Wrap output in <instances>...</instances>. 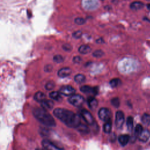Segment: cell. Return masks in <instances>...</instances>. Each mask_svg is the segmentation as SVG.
I'll list each match as a JSON object with an SVG mask.
<instances>
[{"mask_svg":"<svg viewBox=\"0 0 150 150\" xmlns=\"http://www.w3.org/2000/svg\"><path fill=\"white\" fill-rule=\"evenodd\" d=\"M54 86H55V84L53 81H49L45 85V88L47 90H51L54 87Z\"/></svg>","mask_w":150,"mask_h":150,"instance_id":"obj_29","label":"cell"},{"mask_svg":"<svg viewBox=\"0 0 150 150\" xmlns=\"http://www.w3.org/2000/svg\"><path fill=\"white\" fill-rule=\"evenodd\" d=\"M59 92L64 96H71L75 93L76 90L71 86H63L60 88Z\"/></svg>","mask_w":150,"mask_h":150,"instance_id":"obj_6","label":"cell"},{"mask_svg":"<svg viewBox=\"0 0 150 150\" xmlns=\"http://www.w3.org/2000/svg\"><path fill=\"white\" fill-rule=\"evenodd\" d=\"M74 81L79 84L83 83L86 80V77L82 74H77L74 76Z\"/></svg>","mask_w":150,"mask_h":150,"instance_id":"obj_20","label":"cell"},{"mask_svg":"<svg viewBox=\"0 0 150 150\" xmlns=\"http://www.w3.org/2000/svg\"><path fill=\"white\" fill-rule=\"evenodd\" d=\"M34 117L42 124L46 127H55L56 122L53 117L46 111L42 108H35L33 110Z\"/></svg>","mask_w":150,"mask_h":150,"instance_id":"obj_2","label":"cell"},{"mask_svg":"<svg viewBox=\"0 0 150 150\" xmlns=\"http://www.w3.org/2000/svg\"><path fill=\"white\" fill-rule=\"evenodd\" d=\"M52 69H53L52 66H51L50 64H47V65H46L45 67V71L47 72H50L52 70Z\"/></svg>","mask_w":150,"mask_h":150,"instance_id":"obj_34","label":"cell"},{"mask_svg":"<svg viewBox=\"0 0 150 150\" xmlns=\"http://www.w3.org/2000/svg\"><path fill=\"white\" fill-rule=\"evenodd\" d=\"M141 121L145 124H149L150 123V115L146 113L144 114L142 116Z\"/></svg>","mask_w":150,"mask_h":150,"instance_id":"obj_24","label":"cell"},{"mask_svg":"<svg viewBox=\"0 0 150 150\" xmlns=\"http://www.w3.org/2000/svg\"><path fill=\"white\" fill-rule=\"evenodd\" d=\"M76 128L79 132L84 133V134H86V133L88 132V131H89L88 127L86 125L81 124V123H80Z\"/></svg>","mask_w":150,"mask_h":150,"instance_id":"obj_22","label":"cell"},{"mask_svg":"<svg viewBox=\"0 0 150 150\" xmlns=\"http://www.w3.org/2000/svg\"><path fill=\"white\" fill-rule=\"evenodd\" d=\"M59 93L57 91H52L49 94V97L53 100H54L56 101H60L62 100V97Z\"/></svg>","mask_w":150,"mask_h":150,"instance_id":"obj_21","label":"cell"},{"mask_svg":"<svg viewBox=\"0 0 150 150\" xmlns=\"http://www.w3.org/2000/svg\"><path fill=\"white\" fill-rule=\"evenodd\" d=\"M146 1H150V0H146Z\"/></svg>","mask_w":150,"mask_h":150,"instance_id":"obj_37","label":"cell"},{"mask_svg":"<svg viewBox=\"0 0 150 150\" xmlns=\"http://www.w3.org/2000/svg\"><path fill=\"white\" fill-rule=\"evenodd\" d=\"M149 144H150V143H149Z\"/></svg>","mask_w":150,"mask_h":150,"instance_id":"obj_38","label":"cell"},{"mask_svg":"<svg viewBox=\"0 0 150 150\" xmlns=\"http://www.w3.org/2000/svg\"><path fill=\"white\" fill-rule=\"evenodd\" d=\"M111 104L115 108H118L120 106V100L118 97L113 98L111 100Z\"/></svg>","mask_w":150,"mask_h":150,"instance_id":"obj_26","label":"cell"},{"mask_svg":"<svg viewBox=\"0 0 150 150\" xmlns=\"http://www.w3.org/2000/svg\"><path fill=\"white\" fill-rule=\"evenodd\" d=\"M80 116L83 118L84 121L88 125H92L94 123V118L92 114L87 110L83 109L80 112Z\"/></svg>","mask_w":150,"mask_h":150,"instance_id":"obj_4","label":"cell"},{"mask_svg":"<svg viewBox=\"0 0 150 150\" xmlns=\"http://www.w3.org/2000/svg\"><path fill=\"white\" fill-rule=\"evenodd\" d=\"M144 4L140 1H134L132 2L130 5V8L133 11H138L142 9L144 7Z\"/></svg>","mask_w":150,"mask_h":150,"instance_id":"obj_14","label":"cell"},{"mask_svg":"<svg viewBox=\"0 0 150 150\" xmlns=\"http://www.w3.org/2000/svg\"><path fill=\"white\" fill-rule=\"evenodd\" d=\"M87 104L91 109L93 110L97 107L98 101L94 97H90L87 99Z\"/></svg>","mask_w":150,"mask_h":150,"instance_id":"obj_15","label":"cell"},{"mask_svg":"<svg viewBox=\"0 0 150 150\" xmlns=\"http://www.w3.org/2000/svg\"><path fill=\"white\" fill-rule=\"evenodd\" d=\"M96 42H97V43H103L104 40H103V39H102V38H100L99 39H97V40H96Z\"/></svg>","mask_w":150,"mask_h":150,"instance_id":"obj_35","label":"cell"},{"mask_svg":"<svg viewBox=\"0 0 150 150\" xmlns=\"http://www.w3.org/2000/svg\"><path fill=\"white\" fill-rule=\"evenodd\" d=\"M82 35V32L80 30H77L76 32H74L73 33V36L74 38H76V39H79V38H80L81 36Z\"/></svg>","mask_w":150,"mask_h":150,"instance_id":"obj_31","label":"cell"},{"mask_svg":"<svg viewBox=\"0 0 150 150\" xmlns=\"http://www.w3.org/2000/svg\"><path fill=\"white\" fill-rule=\"evenodd\" d=\"M42 146L46 149H60V148L57 146L53 142L47 139H43L42 141Z\"/></svg>","mask_w":150,"mask_h":150,"instance_id":"obj_9","label":"cell"},{"mask_svg":"<svg viewBox=\"0 0 150 150\" xmlns=\"http://www.w3.org/2000/svg\"><path fill=\"white\" fill-rule=\"evenodd\" d=\"M71 73V70L69 67H63L60 69L58 72L57 75L59 77L63 78L69 76Z\"/></svg>","mask_w":150,"mask_h":150,"instance_id":"obj_11","label":"cell"},{"mask_svg":"<svg viewBox=\"0 0 150 150\" xmlns=\"http://www.w3.org/2000/svg\"><path fill=\"white\" fill-rule=\"evenodd\" d=\"M150 138V132L148 129H143L138 136V139L143 142H146Z\"/></svg>","mask_w":150,"mask_h":150,"instance_id":"obj_10","label":"cell"},{"mask_svg":"<svg viewBox=\"0 0 150 150\" xmlns=\"http://www.w3.org/2000/svg\"><path fill=\"white\" fill-rule=\"evenodd\" d=\"M79 52L81 54H87L89 53L91 49V47L87 45H82L79 47Z\"/></svg>","mask_w":150,"mask_h":150,"instance_id":"obj_18","label":"cell"},{"mask_svg":"<svg viewBox=\"0 0 150 150\" xmlns=\"http://www.w3.org/2000/svg\"><path fill=\"white\" fill-rule=\"evenodd\" d=\"M127 129L129 132H131L134 127V120L131 116H129L127 119Z\"/></svg>","mask_w":150,"mask_h":150,"instance_id":"obj_19","label":"cell"},{"mask_svg":"<svg viewBox=\"0 0 150 150\" xmlns=\"http://www.w3.org/2000/svg\"><path fill=\"white\" fill-rule=\"evenodd\" d=\"M104 54V52L101 50H96L93 53V56L95 57H101Z\"/></svg>","mask_w":150,"mask_h":150,"instance_id":"obj_28","label":"cell"},{"mask_svg":"<svg viewBox=\"0 0 150 150\" xmlns=\"http://www.w3.org/2000/svg\"><path fill=\"white\" fill-rule=\"evenodd\" d=\"M45 97H46L45 94L42 91H38L34 95V99L36 101H38L40 103L43 101L45 99Z\"/></svg>","mask_w":150,"mask_h":150,"instance_id":"obj_17","label":"cell"},{"mask_svg":"<svg viewBox=\"0 0 150 150\" xmlns=\"http://www.w3.org/2000/svg\"><path fill=\"white\" fill-rule=\"evenodd\" d=\"M81 57H80V56H75V57H74L73 59V62L75 63H80V62H81Z\"/></svg>","mask_w":150,"mask_h":150,"instance_id":"obj_33","label":"cell"},{"mask_svg":"<svg viewBox=\"0 0 150 150\" xmlns=\"http://www.w3.org/2000/svg\"><path fill=\"white\" fill-rule=\"evenodd\" d=\"M111 128H112V122L111 118L108 120L107 121H105V123L103 126V130L104 132L105 133H110L111 131Z\"/></svg>","mask_w":150,"mask_h":150,"instance_id":"obj_16","label":"cell"},{"mask_svg":"<svg viewBox=\"0 0 150 150\" xmlns=\"http://www.w3.org/2000/svg\"><path fill=\"white\" fill-rule=\"evenodd\" d=\"M68 101L73 105L77 107H80L83 104L84 99L82 96L74 94L69 98Z\"/></svg>","mask_w":150,"mask_h":150,"instance_id":"obj_3","label":"cell"},{"mask_svg":"<svg viewBox=\"0 0 150 150\" xmlns=\"http://www.w3.org/2000/svg\"><path fill=\"white\" fill-rule=\"evenodd\" d=\"M146 7H147V9H148L150 11V4H148L146 5Z\"/></svg>","mask_w":150,"mask_h":150,"instance_id":"obj_36","label":"cell"},{"mask_svg":"<svg viewBox=\"0 0 150 150\" xmlns=\"http://www.w3.org/2000/svg\"><path fill=\"white\" fill-rule=\"evenodd\" d=\"M53 114L69 127L76 128L81 123L80 116L67 109L57 108L54 110Z\"/></svg>","mask_w":150,"mask_h":150,"instance_id":"obj_1","label":"cell"},{"mask_svg":"<svg viewBox=\"0 0 150 150\" xmlns=\"http://www.w3.org/2000/svg\"><path fill=\"white\" fill-rule=\"evenodd\" d=\"M121 83V80L119 79L115 78V79H112V80H111V81H110V84L111 86V87H117L118 85H120Z\"/></svg>","mask_w":150,"mask_h":150,"instance_id":"obj_25","label":"cell"},{"mask_svg":"<svg viewBox=\"0 0 150 150\" xmlns=\"http://www.w3.org/2000/svg\"><path fill=\"white\" fill-rule=\"evenodd\" d=\"M63 49L66 51H70L71 50V46L69 44H64L63 45Z\"/></svg>","mask_w":150,"mask_h":150,"instance_id":"obj_32","label":"cell"},{"mask_svg":"<svg viewBox=\"0 0 150 150\" xmlns=\"http://www.w3.org/2000/svg\"><path fill=\"white\" fill-rule=\"evenodd\" d=\"M40 105L43 108L47 110H50L53 107L54 103L50 100L45 99L43 101H42L40 103Z\"/></svg>","mask_w":150,"mask_h":150,"instance_id":"obj_12","label":"cell"},{"mask_svg":"<svg viewBox=\"0 0 150 150\" xmlns=\"http://www.w3.org/2000/svg\"><path fill=\"white\" fill-rule=\"evenodd\" d=\"M98 115L99 118L102 121H106L108 120L111 118L110 111L107 108H101L98 111Z\"/></svg>","mask_w":150,"mask_h":150,"instance_id":"obj_7","label":"cell"},{"mask_svg":"<svg viewBox=\"0 0 150 150\" xmlns=\"http://www.w3.org/2000/svg\"><path fill=\"white\" fill-rule=\"evenodd\" d=\"M74 22L77 25H83L85 22V20L82 18H77L75 19Z\"/></svg>","mask_w":150,"mask_h":150,"instance_id":"obj_30","label":"cell"},{"mask_svg":"<svg viewBox=\"0 0 150 150\" xmlns=\"http://www.w3.org/2000/svg\"><path fill=\"white\" fill-rule=\"evenodd\" d=\"M80 89L81 92L86 93V94L92 93L93 94L96 95V94H97L98 91V87H92L89 86H83L80 87Z\"/></svg>","mask_w":150,"mask_h":150,"instance_id":"obj_8","label":"cell"},{"mask_svg":"<svg viewBox=\"0 0 150 150\" xmlns=\"http://www.w3.org/2000/svg\"><path fill=\"white\" fill-rule=\"evenodd\" d=\"M143 129H144L142 128V126L141 124H137L136 125V127H135V129H134V136H135V137L138 138Z\"/></svg>","mask_w":150,"mask_h":150,"instance_id":"obj_23","label":"cell"},{"mask_svg":"<svg viewBox=\"0 0 150 150\" xmlns=\"http://www.w3.org/2000/svg\"><path fill=\"white\" fill-rule=\"evenodd\" d=\"M118 142L122 146H125L129 141V136L127 134H122L120 135L118 138Z\"/></svg>","mask_w":150,"mask_h":150,"instance_id":"obj_13","label":"cell"},{"mask_svg":"<svg viewBox=\"0 0 150 150\" xmlns=\"http://www.w3.org/2000/svg\"><path fill=\"white\" fill-rule=\"evenodd\" d=\"M125 121L124 114L122 111H117L115 114V124L117 128L120 129L122 128Z\"/></svg>","mask_w":150,"mask_h":150,"instance_id":"obj_5","label":"cell"},{"mask_svg":"<svg viewBox=\"0 0 150 150\" xmlns=\"http://www.w3.org/2000/svg\"><path fill=\"white\" fill-rule=\"evenodd\" d=\"M53 60L54 62H56V63H61L63 62L64 58L62 55L57 54L53 57Z\"/></svg>","mask_w":150,"mask_h":150,"instance_id":"obj_27","label":"cell"}]
</instances>
